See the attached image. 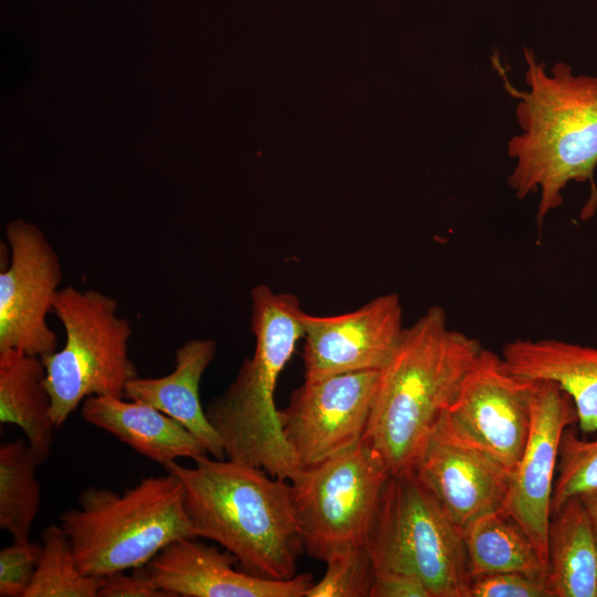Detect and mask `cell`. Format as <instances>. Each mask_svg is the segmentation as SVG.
<instances>
[{
  "instance_id": "6da1fadb",
  "label": "cell",
  "mask_w": 597,
  "mask_h": 597,
  "mask_svg": "<svg viewBox=\"0 0 597 597\" xmlns=\"http://www.w3.org/2000/svg\"><path fill=\"white\" fill-rule=\"evenodd\" d=\"M526 90L515 87L495 60L506 92L516 101L521 133L507 143L514 167L507 184L516 198L538 192L537 227L563 202L572 182L590 181L597 167V75L575 74L566 63L548 71L532 49L523 51Z\"/></svg>"
},
{
  "instance_id": "7a4b0ae2",
  "label": "cell",
  "mask_w": 597,
  "mask_h": 597,
  "mask_svg": "<svg viewBox=\"0 0 597 597\" xmlns=\"http://www.w3.org/2000/svg\"><path fill=\"white\" fill-rule=\"evenodd\" d=\"M474 337L451 328L441 306L405 327L379 370L363 440L390 475L415 472L433 427L453 404L481 349Z\"/></svg>"
},
{
  "instance_id": "3957f363",
  "label": "cell",
  "mask_w": 597,
  "mask_h": 597,
  "mask_svg": "<svg viewBox=\"0 0 597 597\" xmlns=\"http://www.w3.org/2000/svg\"><path fill=\"white\" fill-rule=\"evenodd\" d=\"M193 461V467L174 461L164 468L184 486L197 537L219 543L253 576H296L304 543L291 483L228 458L202 455Z\"/></svg>"
},
{
  "instance_id": "277c9868",
  "label": "cell",
  "mask_w": 597,
  "mask_h": 597,
  "mask_svg": "<svg viewBox=\"0 0 597 597\" xmlns=\"http://www.w3.org/2000/svg\"><path fill=\"white\" fill-rule=\"evenodd\" d=\"M298 298L266 285L251 290L253 355L245 358L233 381L205 408L219 433L226 458L292 480L296 461L281 431L274 391L281 373L303 337Z\"/></svg>"
},
{
  "instance_id": "5b68a950",
  "label": "cell",
  "mask_w": 597,
  "mask_h": 597,
  "mask_svg": "<svg viewBox=\"0 0 597 597\" xmlns=\"http://www.w3.org/2000/svg\"><path fill=\"white\" fill-rule=\"evenodd\" d=\"M78 569L106 577L147 565L170 543L197 537L185 490L172 472L143 478L123 493L88 486L78 507L60 514Z\"/></svg>"
},
{
  "instance_id": "8992f818",
  "label": "cell",
  "mask_w": 597,
  "mask_h": 597,
  "mask_svg": "<svg viewBox=\"0 0 597 597\" xmlns=\"http://www.w3.org/2000/svg\"><path fill=\"white\" fill-rule=\"evenodd\" d=\"M117 307L114 297L97 290L70 285L57 292L52 313L64 328L65 344L41 356L55 428L87 397L124 398L128 383L138 377L129 357L133 329Z\"/></svg>"
},
{
  "instance_id": "52a82bcc",
  "label": "cell",
  "mask_w": 597,
  "mask_h": 597,
  "mask_svg": "<svg viewBox=\"0 0 597 597\" xmlns=\"http://www.w3.org/2000/svg\"><path fill=\"white\" fill-rule=\"evenodd\" d=\"M366 546L375 572L415 575L431 597H469L462 532L415 472L389 476Z\"/></svg>"
},
{
  "instance_id": "ba28073f",
  "label": "cell",
  "mask_w": 597,
  "mask_h": 597,
  "mask_svg": "<svg viewBox=\"0 0 597 597\" xmlns=\"http://www.w3.org/2000/svg\"><path fill=\"white\" fill-rule=\"evenodd\" d=\"M389 476L364 441L300 469L290 483L306 553L325 562L338 551L366 545Z\"/></svg>"
},
{
  "instance_id": "9c48e42d",
  "label": "cell",
  "mask_w": 597,
  "mask_h": 597,
  "mask_svg": "<svg viewBox=\"0 0 597 597\" xmlns=\"http://www.w3.org/2000/svg\"><path fill=\"white\" fill-rule=\"evenodd\" d=\"M379 370L304 380L279 409L281 431L298 469L318 464L363 440Z\"/></svg>"
},
{
  "instance_id": "30bf717a",
  "label": "cell",
  "mask_w": 597,
  "mask_h": 597,
  "mask_svg": "<svg viewBox=\"0 0 597 597\" xmlns=\"http://www.w3.org/2000/svg\"><path fill=\"white\" fill-rule=\"evenodd\" d=\"M4 237L10 260L0 271V350L51 354L57 336L46 316L62 282L59 254L36 224L22 219L7 223Z\"/></svg>"
},
{
  "instance_id": "8fae6325",
  "label": "cell",
  "mask_w": 597,
  "mask_h": 597,
  "mask_svg": "<svg viewBox=\"0 0 597 597\" xmlns=\"http://www.w3.org/2000/svg\"><path fill=\"white\" fill-rule=\"evenodd\" d=\"M534 384L482 348L447 415L463 437L512 473L530 431Z\"/></svg>"
},
{
  "instance_id": "7c38bea8",
  "label": "cell",
  "mask_w": 597,
  "mask_h": 597,
  "mask_svg": "<svg viewBox=\"0 0 597 597\" xmlns=\"http://www.w3.org/2000/svg\"><path fill=\"white\" fill-rule=\"evenodd\" d=\"M574 423L577 413L572 398L552 381H535L527 440L501 512L525 532L546 564L561 441Z\"/></svg>"
},
{
  "instance_id": "4fadbf2b",
  "label": "cell",
  "mask_w": 597,
  "mask_h": 597,
  "mask_svg": "<svg viewBox=\"0 0 597 597\" xmlns=\"http://www.w3.org/2000/svg\"><path fill=\"white\" fill-rule=\"evenodd\" d=\"M304 380L380 370L405 329L398 294L387 293L333 316L302 312Z\"/></svg>"
},
{
  "instance_id": "5bb4252c",
  "label": "cell",
  "mask_w": 597,
  "mask_h": 597,
  "mask_svg": "<svg viewBox=\"0 0 597 597\" xmlns=\"http://www.w3.org/2000/svg\"><path fill=\"white\" fill-rule=\"evenodd\" d=\"M415 473L461 532L475 519L502 511L511 476L452 426L447 411L430 432Z\"/></svg>"
},
{
  "instance_id": "9a60e30c",
  "label": "cell",
  "mask_w": 597,
  "mask_h": 597,
  "mask_svg": "<svg viewBox=\"0 0 597 597\" xmlns=\"http://www.w3.org/2000/svg\"><path fill=\"white\" fill-rule=\"evenodd\" d=\"M197 538L170 543L147 564L156 585L170 597H304L314 583L311 573L277 580L238 570L233 554Z\"/></svg>"
},
{
  "instance_id": "2e32d148",
  "label": "cell",
  "mask_w": 597,
  "mask_h": 597,
  "mask_svg": "<svg viewBox=\"0 0 597 597\" xmlns=\"http://www.w3.org/2000/svg\"><path fill=\"white\" fill-rule=\"evenodd\" d=\"M506 369L520 378L547 380L573 400L577 425L597 433V347L553 339H515L501 353Z\"/></svg>"
},
{
  "instance_id": "e0dca14e",
  "label": "cell",
  "mask_w": 597,
  "mask_h": 597,
  "mask_svg": "<svg viewBox=\"0 0 597 597\" xmlns=\"http://www.w3.org/2000/svg\"><path fill=\"white\" fill-rule=\"evenodd\" d=\"M217 352L211 338L186 342L176 350L175 369L163 377H136L124 398L148 404L181 423L216 459H226L222 440L200 401V381Z\"/></svg>"
},
{
  "instance_id": "ac0fdd59",
  "label": "cell",
  "mask_w": 597,
  "mask_h": 597,
  "mask_svg": "<svg viewBox=\"0 0 597 597\" xmlns=\"http://www.w3.org/2000/svg\"><path fill=\"white\" fill-rule=\"evenodd\" d=\"M81 413L92 426L161 465L179 458L193 460L208 453L181 423L145 402L91 396L82 402Z\"/></svg>"
},
{
  "instance_id": "d6986e66",
  "label": "cell",
  "mask_w": 597,
  "mask_h": 597,
  "mask_svg": "<svg viewBox=\"0 0 597 597\" xmlns=\"http://www.w3.org/2000/svg\"><path fill=\"white\" fill-rule=\"evenodd\" d=\"M45 377L41 356L0 350V422L18 426L41 463L51 453L55 428Z\"/></svg>"
},
{
  "instance_id": "ffe728a7",
  "label": "cell",
  "mask_w": 597,
  "mask_h": 597,
  "mask_svg": "<svg viewBox=\"0 0 597 597\" xmlns=\"http://www.w3.org/2000/svg\"><path fill=\"white\" fill-rule=\"evenodd\" d=\"M547 540L554 597H597V540L579 495L552 513Z\"/></svg>"
},
{
  "instance_id": "44dd1931",
  "label": "cell",
  "mask_w": 597,
  "mask_h": 597,
  "mask_svg": "<svg viewBox=\"0 0 597 597\" xmlns=\"http://www.w3.org/2000/svg\"><path fill=\"white\" fill-rule=\"evenodd\" d=\"M470 580L520 572L546 576L547 564L525 532L502 512L484 514L462 531Z\"/></svg>"
},
{
  "instance_id": "7402d4cb",
  "label": "cell",
  "mask_w": 597,
  "mask_h": 597,
  "mask_svg": "<svg viewBox=\"0 0 597 597\" xmlns=\"http://www.w3.org/2000/svg\"><path fill=\"white\" fill-rule=\"evenodd\" d=\"M29 443L18 438L0 446V527L13 541L28 540L41 505L36 467Z\"/></svg>"
},
{
  "instance_id": "603a6c76",
  "label": "cell",
  "mask_w": 597,
  "mask_h": 597,
  "mask_svg": "<svg viewBox=\"0 0 597 597\" xmlns=\"http://www.w3.org/2000/svg\"><path fill=\"white\" fill-rule=\"evenodd\" d=\"M42 552L24 597H97L105 577L84 575L76 564L72 543L61 525L41 534Z\"/></svg>"
},
{
  "instance_id": "cb8c5ba5",
  "label": "cell",
  "mask_w": 597,
  "mask_h": 597,
  "mask_svg": "<svg viewBox=\"0 0 597 597\" xmlns=\"http://www.w3.org/2000/svg\"><path fill=\"white\" fill-rule=\"evenodd\" d=\"M325 563V574L304 597H369L375 568L366 545L338 551Z\"/></svg>"
},
{
  "instance_id": "d4e9b609",
  "label": "cell",
  "mask_w": 597,
  "mask_h": 597,
  "mask_svg": "<svg viewBox=\"0 0 597 597\" xmlns=\"http://www.w3.org/2000/svg\"><path fill=\"white\" fill-rule=\"evenodd\" d=\"M597 488V433L591 440L582 439L570 430L562 437L552 513L569 498Z\"/></svg>"
},
{
  "instance_id": "484cf974",
  "label": "cell",
  "mask_w": 597,
  "mask_h": 597,
  "mask_svg": "<svg viewBox=\"0 0 597 597\" xmlns=\"http://www.w3.org/2000/svg\"><path fill=\"white\" fill-rule=\"evenodd\" d=\"M42 543L13 541L0 551V597H24L36 570Z\"/></svg>"
},
{
  "instance_id": "4316f807",
  "label": "cell",
  "mask_w": 597,
  "mask_h": 597,
  "mask_svg": "<svg viewBox=\"0 0 597 597\" xmlns=\"http://www.w3.org/2000/svg\"><path fill=\"white\" fill-rule=\"evenodd\" d=\"M469 597H554L548 576L499 573L470 580Z\"/></svg>"
},
{
  "instance_id": "83f0119b",
  "label": "cell",
  "mask_w": 597,
  "mask_h": 597,
  "mask_svg": "<svg viewBox=\"0 0 597 597\" xmlns=\"http://www.w3.org/2000/svg\"><path fill=\"white\" fill-rule=\"evenodd\" d=\"M97 597H170L155 583L147 565L127 575L119 572L104 578Z\"/></svg>"
},
{
  "instance_id": "f1b7e54d",
  "label": "cell",
  "mask_w": 597,
  "mask_h": 597,
  "mask_svg": "<svg viewBox=\"0 0 597 597\" xmlns=\"http://www.w3.org/2000/svg\"><path fill=\"white\" fill-rule=\"evenodd\" d=\"M369 597H431L423 582L399 570L375 572Z\"/></svg>"
},
{
  "instance_id": "f546056e",
  "label": "cell",
  "mask_w": 597,
  "mask_h": 597,
  "mask_svg": "<svg viewBox=\"0 0 597 597\" xmlns=\"http://www.w3.org/2000/svg\"><path fill=\"white\" fill-rule=\"evenodd\" d=\"M597 540V488L579 495Z\"/></svg>"
}]
</instances>
